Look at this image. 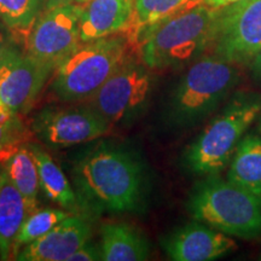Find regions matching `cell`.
I'll use <instances>...</instances> for the list:
<instances>
[{"label": "cell", "mask_w": 261, "mask_h": 261, "mask_svg": "<svg viewBox=\"0 0 261 261\" xmlns=\"http://www.w3.org/2000/svg\"><path fill=\"white\" fill-rule=\"evenodd\" d=\"M75 180L80 197L91 210L132 213L144 205V167L128 150L100 146L79 162Z\"/></svg>", "instance_id": "obj_1"}, {"label": "cell", "mask_w": 261, "mask_h": 261, "mask_svg": "<svg viewBox=\"0 0 261 261\" xmlns=\"http://www.w3.org/2000/svg\"><path fill=\"white\" fill-rule=\"evenodd\" d=\"M218 9L195 0L130 39L148 69H177L210 50Z\"/></svg>", "instance_id": "obj_2"}, {"label": "cell", "mask_w": 261, "mask_h": 261, "mask_svg": "<svg viewBox=\"0 0 261 261\" xmlns=\"http://www.w3.org/2000/svg\"><path fill=\"white\" fill-rule=\"evenodd\" d=\"M188 211L195 220L227 236H261V197L218 174L208 175L192 189Z\"/></svg>", "instance_id": "obj_3"}, {"label": "cell", "mask_w": 261, "mask_h": 261, "mask_svg": "<svg viewBox=\"0 0 261 261\" xmlns=\"http://www.w3.org/2000/svg\"><path fill=\"white\" fill-rule=\"evenodd\" d=\"M261 113V96L238 93L197 136L184 155V163L198 175L219 174L226 168L244 132Z\"/></svg>", "instance_id": "obj_4"}, {"label": "cell", "mask_w": 261, "mask_h": 261, "mask_svg": "<svg viewBox=\"0 0 261 261\" xmlns=\"http://www.w3.org/2000/svg\"><path fill=\"white\" fill-rule=\"evenodd\" d=\"M240 84L236 64L210 55L182 75L169 103V119L179 127L194 126L220 106Z\"/></svg>", "instance_id": "obj_5"}, {"label": "cell", "mask_w": 261, "mask_h": 261, "mask_svg": "<svg viewBox=\"0 0 261 261\" xmlns=\"http://www.w3.org/2000/svg\"><path fill=\"white\" fill-rule=\"evenodd\" d=\"M128 37L115 34L84 42L56 69L52 90L64 102L89 99L127 58Z\"/></svg>", "instance_id": "obj_6"}, {"label": "cell", "mask_w": 261, "mask_h": 261, "mask_svg": "<svg viewBox=\"0 0 261 261\" xmlns=\"http://www.w3.org/2000/svg\"><path fill=\"white\" fill-rule=\"evenodd\" d=\"M261 47V0H238L218 9L210 48L215 56L248 65Z\"/></svg>", "instance_id": "obj_7"}, {"label": "cell", "mask_w": 261, "mask_h": 261, "mask_svg": "<svg viewBox=\"0 0 261 261\" xmlns=\"http://www.w3.org/2000/svg\"><path fill=\"white\" fill-rule=\"evenodd\" d=\"M83 4L46 9L27 34V54L57 69L81 46L80 15Z\"/></svg>", "instance_id": "obj_8"}, {"label": "cell", "mask_w": 261, "mask_h": 261, "mask_svg": "<svg viewBox=\"0 0 261 261\" xmlns=\"http://www.w3.org/2000/svg\"><path fill=\"white\" fill-rule=\"evenodd\" d=\"M144 64L126 58L112 76L89 99V106L110 125L121 122L142 108L150 91Z\"/></svg>", "instance_id": "obj_9"}, {"label": "cell", "mask_w": 261, "mask_h": 261, "mask_svg": "<svg viewBox=\"0 0 261 261\" xmlns=\"http://www.w3.org/2000/svg\"><path fill=\"white\" fill-rule=\"evenodd\" d=\"M52 71L51 67L10 45L0 62V103L17 115L28 113Z\"/></svg>", "instance_id": "obj_10"}, {"label": "cell", "mask_w": 261, "mask_h": 261, "mask_svg": "<svg viewBox=\"0 0 261 261\" xmlns=\"http://www.w3.org/2000/svg\"><path fill=\"white\" fill-rule=\"evenodd\" d=\"M110 123L89 104L46 109L34 120L35 133L51 146H70L106 135Z\"/></svg>", "instance_id": "obj_11"}, {"label": "cell", "mask_w": 261, "mask_h": 261, "mask_svg": "<svg viewBox=\"0 0 261 261\" xmlns=\"http://www.w3.org/2000/svg\"><path fill=\"white\" fill-rule=\"evenodd\" d=\"M163 249L174 261H212L232 252V238L203 223H191L165 237Z\"/></svg>", "instance_id": "obj_12"}, {"label": "cell", "mask_w": 261, "mask_h": 261, "mask_svg": "<svg viewBox=\"0 0 261 261\" xmlns=\"http://www.w3.org/2000/svg\"><path fill=\"white\" fill-rule=\"evenodd\" d=\"M91 227L86 220L69 215L46 234L19 249V261H68L81 246L89 242Z\"/></svg>", "instance_id": "obj_13"}, {"label": "cell", "mask_w": 261, "mask_h": 261, "mask_svg": "<svg viewBox=\"0 0 261 261\" xmlns=\"http://www.w3.org/2000/svg\"><path fill=\"white\" fill-rule=\"evenodd\" d=\"M135 0H89L80 15L81 42L129 31Z\"/></svg>", "instance_id": "obj_14"}, {"label": "cell", "mask_w": 261, "mask_h": 261, "mask_svg": "<svg viewBox=\"0 0 261 261\" xmlns=\"http://www.w3.org/2000/svg\"><path fill=\"white\" fill-rule=\"evenodd\" d=\"M31 205L3 168L0 175V259L10 260L16 237L29 214Z\"/></svg>", "instance_id": "obj_15"}, {"label": "cell", "mask_w": 261, "mask_h": 261, "mask_svg": "<svg viewBox=\"0 0 261 261\" xmlns=\"http://www.w3.org/2000/svg\"><path fill=\"white\" fill-rule=\"evenodd\" d=\"M102 254L106 261H142L150 255V244L138 228L127 223L100 226Z\"/></svg>", "instance_id": "obj_16"}, {"label": "cell", "mask_w": 261, "mask_h": 261, "mask_svg": "<svg viewBox=\"0 0 261 261\" xmlns=\"http://www.w3.org/2000/svg\"><path fill=\"white\" fill-rule=\"evenodd\" d=\"M227 180L261 197V138L246 136L230 161Z\"/></svg>", "instance_id": "obj_17"}, {"label": "cell", "mask_w": 261, "mask_h": 261, "mask_svg": "<svg viewBox=\"0 0 261 261\" xmlns=\"http://www.w3.org/2000/svg\"><path fill=\"white\" fill-rule=\"evenodd\" d=\"M38 163L40 190L48 200L67 211H76L77 198L69 181L56 162L40 146L29 144Z\"/></svg>", "instance_id": "obj_18"}, {"label": "cell", "mask_w": 261, "mask_h": 261, "mask_svg": "<svg viewBox=\"0 0 261 261\" xmlns=\"http://www.w3.org/2000/svg\"><path fill=\"white\" fill-rule=\"evenodd\" d=\"M10 180L24 196L33 212L38 211V195L40 190L38 163L29 144H22L3 163Z\"/></svg>", "instance_id": "obj_19"}, {"label": "cell", "mask_w": 261, "mask_h": 261, "mask_svg": "<svg viewBox=\"0 0 261 261\" xmlns=\"http://www.w3.org/2000/svg\"><path fill=\"white\" fill-rule=\"evenodd\" d=\"M195 0H135L132 24L126 33L130 40L143 29L169 17Z\"/></svg>", "instance_id": "obj_20"}, {"label": "cell", "mask_w": 261, "mask_h": 261, "mask_svg": "<svg viewBox=\"0 0 261 261\" xmlns=\"http://www.w3.org/2000/svg\"><path fill=\"white\" fill-rule=\"evenodd\" d=\"M69 215L67 211L62 210H38L29 214L16 237L12 256L16 257L21 248L46 234Z\"/></svg>", "instance_id": "obj_21"}, {"label": "cell", "mask_w": 261, "mask_h": 261, "mask_svg": "<svg viewBox=\"0 0 261 261\" xmlns=\"http://www.w3.org/2000/svg\"><path fill=\"white\" fill-rule=\"evenodd\" d=\"M40 0H0V19L10 31L27 37L37 21Z\"/></svg>", "instance_id": "obj_22"}, {"label": "cell", "mask_w": 261, "mask_h": 261, "mask_svg": "<svg viewBox=\"0 0 261 261\" xmlns=\"http://www.w3.org/2000/svg\"><path fill=\"white\" fill-rule=\"evenodd\" d=\"M27 138V130L22 122L9 123L0 120V160L4 163L11 156L19 145L24 144Z\"/></svg>", "instance_id": "obj_23"}, {"label": "cell", "mask_w": 261, "mask_h": 261, "mask_svg": "<svg viewBox=\"0 0 261 261\" xmlns=\"http://www.w3.org/2000/svg\"><path fill=\"white\" fill-rule=\"evenodd\" d=\"M103 260L102 248H99L97 244L91 243L90 241L81 246L79 249L69 257L68 261H97Z\"/></svg>", "instance_id": "obj_24"}, {"label": "cell", "mask_w": 261, "mask_h": 261, "mask_svg": "<svg viewBox=\"0 0 261 261\" xmlns=\"http://www.w3.org/2000/svg\"><path fill=\"white\" fill-rule=\"evenodd\" d=\"M248 65H249L250 73H252L254 79L257 81V84L261 85V47Z\"/></svg>", "instance_id": "obj_25"}, {"label": "cell", "mask_w": 261, "mask_h": 261, "mask_svg": "<svg viewBox=\"0 0 261 261\" xmlns=\"http://www.w3.org/2000/svg\"><path fill=\"white\" fill-rule=\"evenodd\" d=\"M203 4L211 6L213 9H221L225 8V6L233 4V3L238 2V0H200Z\"/></svg>", "instance_id": "obj_26"}, {"label": "cell", "mask_w": 261, "mask_h": 261, "mask_svg": "<svg viewBox=\"0 0 261 261\" xmlns=\"http://www.w3.org/2000/svg\"><path fill=\"white\" fill-rule=\"evenodd\" d=\"M69 4H83V0H46V9H54L57 6Z\"/></svg>", "instance_id": "obj_27"}, {"label": "cell", "mask_w": 261, "mask_h": 261, "mask_svg": "<svg viewBox=\"0 0 261 261\" xmlns=\"http://www.w3.org/2000/svg\"><path fill=\"white\" fill-rule=\"evenodd\" d=\"M10 45H11V44H9L8 40H6L4 33L0 31V62L3 61V58H4L5 54L8 52Z\"/></svg>", "instance_id": "obj_28"}, {"label": "cell", "mask_w": 261, "mask_h": 261, "mask_svg": "<svg viewBox=\"0 0 261 261\" xmlns=\"http://www.w3.org/2000/svg\"><path fill=\"white\" fill-rule=\"evenodd\" d=\"M3 168H4V166H3V162H2V160H0V175H2Z\"/></svg>", "instance_id": "obj_29"}, {"label": "cell", "mask_w": 261, "mask_h": 261, "mask_svg": "<svg viewBox=\"0 0 261 261\" xmlns=\"http://www.w3.org/2000/svg\"><path fill=\"white\" fill-rule=\"evenodd\" d=\"M89 2V0H83V4H85V3H87Z\"/></svg>", "instance_id": "obj_30"}, {"label": "cell", "mask_w": 261, "mask_h": 261, "mask_svg": "<svg viewBox=\"0 0 261 261\" xmlns=\"http://www.w3.org/2000/svg\"><path fill=\"white\" fill-rule=\"evenodd\" d=\"M260 130H261V125H260Z\"/></svg>", "instance_id": "obj_31"}]
</instances>
